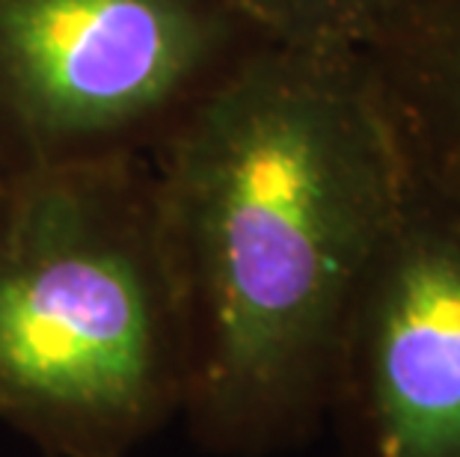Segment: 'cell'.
Returning a JSON list of instances; mask_svg holds the SVG:
<instances>
[{
    "mask_svg": "<svg viewBox=\"0 0 460 457\" xmlns=\"http://www.w3.org/2000/svg\"><path fill=\"white\" fill-rule=\"evenodd\" d=\"M327 457H460V181L404 176L332 365Z\"/></svg>",
    "mask_w": 460,
    "mask_h": 457,
    "instance_id": "obj_4",
    "label": "cell"
},
{
    "mask_svg": "<svg viewBox=\"0 0 460 457\" xmlns=\"http://www.w3.org/2000/svg\"><path fill=\"white\" fill-rule=\"evenodd\" d=\"M0 188H4V176H0Z\"/></svg>",
    "mask_w": 460,
    "mask_h": 457,
    "instance_id": "obj_7",
    "label": "cell"
},
{
    "mask_svg": "<svg viewBox=\"0 0 460 457\" xmlns=\"http://www.w3.org/2000/svg\"><path fill=\"white\" fill-rule=\"evenodd\" d=\"M368 63L407 149L460 181V0H437Z\"/></svg>",
    "mask_w": 460,
    "mask_h": 457,
    "instance_id": "obj_5",
    "label": "cell"
},
{
    "mask_svg": "<svg viewBox=\"0 0 460 457\" xmlns=\"http://www.w3.org/2000/svg\"><path fill=\"white\" fill-rule=\"evenodd\" d=\"M149 163L181 315L188 434L220 457L309 443L404 176L371 63L261 48Z\"/></svg>",
    "mask_w": 460,
    "mask_h": 457,
    "instance_id": "obj_1",
    "label": "cell"
},
{
    "mask_svg": "<svg viewBox=\"0 0 460 457\" xmlns=\"http://www.w3.org/2000/svg\"><path fill=\"white\" fill-rule=\"evenodd\" d=\"M268 45L229 0H0V176L152 154Z\"/></svg>",
    "mask_w": 460,
    "mask_h": 457,
    "instance_id": "obj_3",
    "label": "cell"
},
{
    "mask_svg": "<svg viewBox=\"0 0 460 457\" xmlns=\"http://www.w3.org/2000/svg\"><path fill=\"white\" fill-rule=\"evenodd\" d=\"M181 398L149 154L4 176L0 419L45 457H131Z\"/></svg>",
    "mask_w": 460,
    "mask_h": 457,
    "instance_id": "obj_2",
    "label": "cell"
},
{
    "mask_svg": "<svg viewBox=\"0 0 460 457\" xmlns=\"http://www.w3.org/2000/svg\"><path fill=\"white\" fill-rule=\"evenodd\" d=\"M270 45L371 60L437 0H229Z\"/></svg>",
    "mask_w": 460,
    "mask_h": 457,
    "instance_id": "obj_6",
    "label": "cell"
}]
</instances>
